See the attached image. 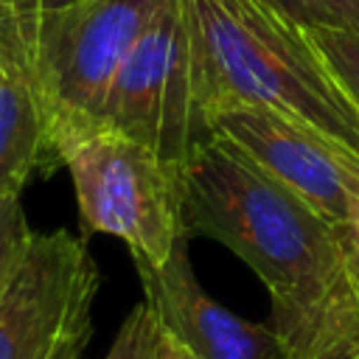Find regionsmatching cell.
Segmentation results:
<instances>
[{"instance_id": "1", "label": "cell", "mask_w": 359, "mask_h": 359, "mask_svg": "<svg viewBox=\"0 0 359 359\" xmlns=\"http://www.w3.org/2000/svg\"><path fill=\"white\" fill-rule=\"evenodd\" d=\"M180 202L188 236L233 250L266 286L269 325L289 351L353 303L334 224L241 146L213 132L180 165Z\"/></svg>"}, {"instance_id": "8", "label": "cell", "mask_w": 359, "mask_h": 359, "mask_svg": "<svg viewBox=\"0 0 359 359\" xmlns=\"http://www.w3.org/2000/svg\"><path fill=\"white\" fill-rule=\"evenodd\" d=\"M188 238V233L180 236L163 264L132 258L160 331L194 359H292L289 345L269 323L244 320L202 289Z\"/></svg>"}, {"instance_id": "16", "label": "cell", "mask_w": 359, "mask_h": 359, "mask_svg": "<svg viewBox=\"0 0 359 359\" xmlns=\"http://www.w3.org/2000/svg\"><path fill=\"white\" fill-rule=\"evenodd\" d=\"M266 3L275 6L280 14H286L289 20H294L300 28L337 22V17L328 11V6L323 0H266Z\"/></svg>"}, {"instance_id": "17", "label": "cell", "mask_w": 359, "mask_h": 359, "mask_svg": "<svg viewBox=\"0 0 359 359\" xmlns=\"http://www.w3.org/2000/svg\"><path fill=\"white\" fill-rule=\"evenodd\" d=\"M328 11L337 17L342 25H356L359 28V0H323Z\"/></svg>"}, {"instance_id": "18", "label": "cell", "mask_w": 359, "mask_h": 359, "mask_svg": "<svg viewBox=\"0 0 359 359\" xmlns=\"http://www.w3.org/2000/svg\"><path fill=\"white\" fill-rule=\"evenodd\" d=\"M62 3H67V0H0V6L14 11L17 17H31L36 11H45V8H53V6H62Z\"/></svg>"}, {"instance_id": "4", "label": "cell", "mask_w": 359, "mask_h": 359, "mask_svg": "<svg viewBox=\"0 0 359 359\" xmlns=\"http://www.w3.org/2000/svg\"><path fill=\"white\" fill-rule=\"evenodd\" d=\"M62 165L70 171L84 233L121 238L132 258L163 264L185 236L180 168L149 146L107 129L79 126L56 137Z\"/></svg>"}, {"instance_id": "5", "label": "cell", "mask_w": 359, "mask_h": 359, "mask_svg": "<svg viewBox=\"0 0 359 359\" xmlns=\"http://www.w3.org/2000/svg\"><path fill=\"white\" fill-rule=\"evenodd\" d=\"M98 126L149 146L174 168H180L191 149L210 135L196 112L191 36L182 0L160 3L107 93Z\"/></svg>"}, {"instance_id": "15", "label": "cell", "mask_w": 359, "mask_h": 359, "mask_svg": "<svg viewBox=\"0 0 359 359\" xmlns=\"http://www.w3.org/2000/svg\"><path fill=\"white\" fill-rule=\"evenodd\" d=\"M90 337H93V311H84L65 328V334L56 339L48 359H84Z\"/></svg>"}, {"instance_id": "7", "label": "cell", "mask_w": 359, "mask_h": 359, "mask_svg": "<svg viewBox=\"0 0 359 359\" xmlns=\"http://www.w3.org/2000/svg\"><path fill=\"white\" fill-rule=\"evenodd\" d=\"M213 132L241 146L261 168L289 185L331 224L351 216L359 199V157L272 107L224 112Z\"/></svg>"}, {"instance_id": "12", "label": "cell", "mask_w": 359, "mask_h": 359, "mask_svg": "<svg viewBox=\"0 0 359 359\" xmlns=\"http://www.w3.org/2000/svg\"><path fill=\"white\" fill-rule=\"evenodd\" d=\"M160 339V325L154 311L149 309L146 300L132 306V311L123 317L109 351L104 359H154Z\"/></svg>"}, {"instance_id": "3", "label": "cell", "mask_w": 359, "mask_h": 359, "mask_svg": "<svg viewBox=\"0 0 359 359\" xmlns=\"http://www.w3.org/2000/svg\"><path fill=\"white\" fill-rule=\"evenodd\" d=\"M160 3L163 0H67L31 17L11 11L25 39L53 146L59 135L98 123L121 65Z\"/></svg>"}, {"instance_id": "9", "label": "cell", "mask_w": 359, "mask_h": 359, "mask_svg": "<svg viewBox=\"0 0 359 359\" xmlns=\"http://www.w3.org/2000/svg\"><path fill=\"white\" fill-rule=\"evenodd\" d=\"M62 165L31 76L25 39L0 6V191H20L34 174Z\"/></svg>"}, {"instance_id": "11", "label": "cell", "mask_w": 359, "mask_h": 359, "mask_svg": "<svg viewBox=\"0 0 359 359\" xmlns=\"http://www.w3.org/2000/svg\"><path fill=\"white\" fill-rule=\"evenodd\" d=\"M292 359H359V300L337 309Z\"/></svg>"}, {"instance_id": "19", "label": "cell", "mask_w": 359, "mask_h": 359, "mask_svg": "<svg viewBox=\"0 0 359 359\" xmlns=\"http://www.w3.org/2000/svg\"><path fill=\"white\" fill-rule=\"evenodd\" d=\"M154 359H194L182 345H177L171 337H165L160 331V339H157V351H154Z\"/></svg>"}, {"instance_id": "6", "label": "cell", "mask_w": 359, "mask_h": 359, "mask_svg": "<svg viewBox=\"0 0 359 359\" xmlns=\"http://www.w3.org/2000/svg\"><path fill=\"white\" fill-rule=\"evenodd\" d=\"M101 289L84 238L67 230L31 233L0 292V359H48L65 328L93 311Z\"/></svg>"}, {"instance_id": "14", "label": "cell", "mask_w": 359, "mask_h": 359, "mask_svg": "<svg viewBox=\"0 0 359 359\" xmlns=\"http://www.w3.org/2000/svg\"><path fill=\"white\" fill-rule=\"evenodd\" d=\"M334 230H337V241H339V250H342V264H345L351 289L359 300V199H356L351 216L345 222L334 224Z\"/></svg>"}, {"instance_id": "2", "label": "cell", "mask_w": 359, "mask_h": 359, "mask_svg": "<svg viewBox=\"0 0 359 359\" xmlns=\"http://www.w3.org/2000/svg\"><path fill=\"white\" fill-rule=\"evenodd\" d=\"M205 132L241 107H272L359 157V109L306 31L266 0H182Z\"/></svg>"}, {"instance_id": "13", "label": "cell", "mask_w": 359, "mask_h": 359, "mask_svg": "<svg viewBox=\"0 0 359 359\" xmlns=\"http://www.w3.org/2000/svg\"><path fill=\"white\" fill-rule=\"evenodd\" d=\"M31 233L34 230L25 222L20 191H0V292L17 269Z\"/></svg>"}, {"instance_id": "10", "label": "cell", "mask_w": 359, "mask_h": 359, "mask_svg": "<svg viewBox=\"0 0 359 359\" xmlns=\"http://www.w3.org/2000/svg\"><path fill=\"white\" fill-rule=\"evenodd\" d=\"M303 31L325 62L337 87L359 109V28L342 22H323L309 25Z\"/></svg>"}]
</instances>
